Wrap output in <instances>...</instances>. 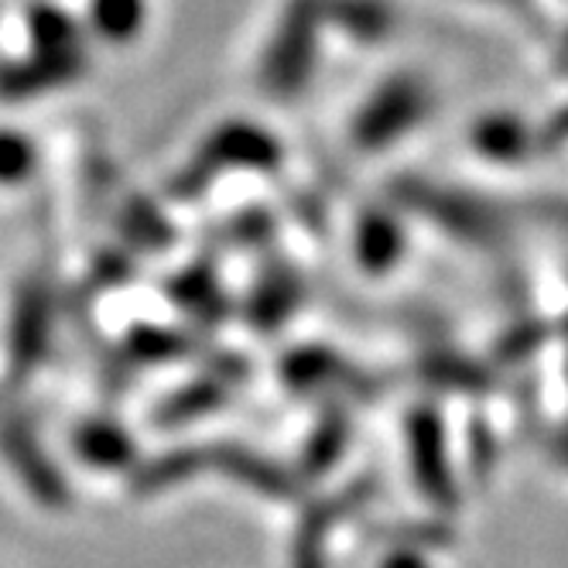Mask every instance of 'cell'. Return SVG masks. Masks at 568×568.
<instances>
[{
  "label": "cell",
  "instance_id": "obj_1",
  "mask_svg": "<svg viewBox=\"0 0 568 568\" xmlns=\"http://www.w3.org/2000/svg\"><path fill=\"white\" fill-rule=\"evenodd\" d=\"M281 161L284 148L264 124L247 116H230L195 144L185 165L169 179V195L175 202H195L230 172L267 175L281 169Z\"/></svg>",
  "mask_w": 568,
  "mask_h": 568
},
{
  "label": "cell",
  "instance_id": "obj_2",
  "mask_svg": "<svg viewBox=\"0 0 568 568\" xmlns=\"http://www.w3.org/2000/svg\"><path fill=\"white\" fill-rule=\"evenodd\" d=\"M390 202L400 213L418 216L442 236L469 243V247H494L507 233V213L490 195L466 185L428 175H397L390 182Z\"/></svg>",
  "mask_w": 568,
  "mask_h": 568
},
{
  "label": "cell",
  "instance_id": "obj_3",
  "mask_svg": "<svg viewBox=\"0 0 568 568\" xmlns=\"http://www.w3.org/2000/svg\"><path fill=\"white\" fill-rule=\"evenodd\" d=\"M322 31H326V0H284L257 62L264 97L292 103L308 90L322 55Z\"/></svg>",
  "mask_w": 568,
  "mask_h": 568
},
{
  "label": "cell",
  "instance_id": "obj_4",
  "mask_svg": "<svg viewBox=\"0 0 568 568\" xmlns=\"http://www.w3.org/2000/svg\"><path fill=\"white\" fill-rule=\"evenodd\" d=\"M432 87L418 72H390L367 93L349 120V141L363 154L390 151L432 113Z\"/></svg>",
  "mask_w": 568,
  "mask_h": 568
},
{
  "label": "cell",
  "instance_id": "obj_5",
  "mask_svg": "<svg viewBox=\"0 0 568 568\" xmlns=\"http://www.w3.org/2000/svg\"><path fill=\"white\" fill-rule=\"evenodd\" d=\"M0 459L8 463L11 476L24 486V494L45 510H65L72 504V490L59 473L55 459L45 453L42 438L24 415L0 418Z\"/></svg>",
  "mask_w": 568,
  "mask_h": 568
},
{
  "label": "cell",
  "instance_id": "obj_6",
  "mask_svg": "<svg viewBox=\"0 0 568 568\" xmlns=\"http://www.w3.org/2000/svg\"><path fill=\"white\" fill-rule=\"evenodd\" d=\"M55 336V298L45 277H24L8 322V367L24 381L45 363Z\"/></svg>",
  "mask_w": 568,
  "mask_h": 568
},
{
  "label": "cell",
  "instance_id": "obj_7",
  "mask_svg": "<svg viewBox=\"0 0 568 568\" xmlns=\"http://www.w3.org/2000/svg\"><path fill=\"white\" fill-rule=\"evenodd\" d=\"M90 69L87 49H69V52H24L21 59L0 62V100L24 103L38 100L45 93L65 90L75 79H83Z\"/></svg>",
  "mask_w": 568,
  "mask_h": 568
},
{
  "label": "cell",
  "instance_id": "obj_8",
  "mask_svg": "<svg viewBox=\"0 0 568 568\" xmlns=\"http://www.w3.org/2000/svg\"><path fill=\"white\" fill-rule=\"evenodd\" d=\"M408 254V226L394 206H367L353 223V257L363 274L384 277Z\"/></svg>",
  "mask_w": 568,
  "mask_h": 568
},
{
  "label": "cell",
  "instance_id": "obj_9",
  "mask_svg": "<svg viewBox=\"0 0 568 568\" xmlns=\"http://www.w3.org/2000/svg\"><path fill=\"white\" fill-rule=\"evenodd\" d=\"M469 151L490 165H520L538 154L535 124L514 110H486L469 124Z\"/></svg>",
  "mask_w": 568,
  "mask_h": 568
},
{
  "label": "cell",
  "instance_id": "obj_10",
  "mask_svg": "<svg viewBox=\"0 0 568 568\" xmlns=\"http://www.w3.org/2000/svg\"><path fill=\"white\" fill-rule=\"evenodd\" d=\"M302 277L292 264L284 261H271L264 264V271L257 274L254 288L247 295V318L251 326L261 333H277L284 322H288L298 305H302Z\"/></svg>",
  "mask_w": 568,
  "mask_h": 568
},
{
  "label": "cell",
  "instance_id": "obj_11",
  "mask_svg": "<svg viewBox=\"0 0 568 568\" xmlns=\"http://www.w3.org/2000/svg\"><path fill=\"white\" fill-rule=\"evenodd\" d=\"M281 381L298 394H315L318 387H339V384H343V394L356 390V387H367V377L329 346L292 349L281 359Z\"/></svg>",
  "mask_w": 568,
  "mask_h": 568
},
{
  "label": "cell",
  "instance_id": "obj_12",
  "mask_svg": "<svg viewBox=\"0 0 568 568\" xmlns=\"http://www.w3.org/2000/svg\"><path fill=\"white\" fill-rule=\"evenodd\" d=\"M243 374H247V367H243V359H236V367H226L223 374L210 371V374L189 381L182 390H175L172 397H165L158 404V412H154L158 425L161 428H175V425L195 422L202 415L223 408V400L230 397V390L236 387V381Z\"/></svg>",
  "mask_w": 568,
  "mask_h": 568
},
{
  "label": "cell",
  "instance_id": "obj_13",
  "mask_svg": "<svg viewBox=\"0 0 568 568\" xmlns=\"http://www.w3.org/2000/svg\"><path fill=\"white\" fill-rule=\"evenodd\" d=\"M72 449L100 473H128L138 463V442L116 418H87L72 432Z\"/></svg>",
  "mask_w": 568,
  "mask_h": 568
},
{
  "label": "cell",
  "instance_id": "obj_14",
  "mask_svg": "<svg viewBox=\"0 0 568 568\" xmlns=\"http://www.w3.org/2000/svg\"><path fill=\"white\" fill-rule=\"evenodd\" d=\"M165 292H169L175 308H182L185 315H192L199 322H206V326L226 318V312H230V302L223 295V284H220L213 264L199 261V264L182 267L179 274L169 277Z\"/></svg>",
  "mask_w": 568,
  "mask_h": 568
},
{
  "label": "cell",
  "instance_id": "obj_15",
  "mask_svg": "<svg viewBox=\"0 0 568 568\" xmlns=\"http://www.w3.org/2000/svg\"><path fill=\"white\" fill-rule=\"evenodd\" d=\"M326 28H339L356 45H384L397 28L390 0H326Z\"/></svg>",
  "mask_w": 568,
  "mask_h": 568
},
{
  "label": "cell",
  "instance_id": "obj_16",
  "mask_svg": "<svg viewBox=\"0 0 568 568\" xmlns=\"http://www.w3.org/2000/svg\"><path fill=\"white\" fill-rule=\"evenodd\" d=\"M408 445H412V469L415 479L422 483V490L432 497L449 494V473H442L445 463V445H442V428L435 422V412H415L408 425Z\"/></svg>",
  "mask_w": 568,
  "mask_h": 568
},
{
  "label": "cell",
  "instance_id": "obj_17",
  "mask_svg": "<svg viewBox=\"0 0 568 568\" xmlns=\"http://www.w3.org/2000/svg\"><path fill=\"white\" fill-rule=\"evenodd\" d=\"M24 31L31 52H69L83 49V24L52 0H34L24 11Z\"/></svg>",
  "mask_w": 568,
  "mask_h": 568
},
{
  "label": "cell",
  "instance_id": "obj_18",
  "mask_svg": "<svg viewBox=\"0 0 568 568\" xmlns=\"http://www.w3.org/2000/svg\"><path fill=\"white\" fill-rule=\"evenodd\" d=\"M148 14V0H87V28L106 45H131Z\"/></svg>",
  "mask_w": 568,
  "mask_h": 568
},
{
  "label": "cell",
  "instance_id": "obj_19",
  "mask_svg": "<svg viewBox=\"0 0 568 568\" xmlns=\"http://www.w3.org/2000/svg\"><path fill=\"white\" fill-rule=\"evenodd\" d=\"M120 236H124L128 251H165L175 240V230L151 199L128 195L120 202Z\"/></svg>",
  "mask_w": 568,
  "mask_h": 568
},
{
  "label": "cell",
  "instance_id": "obj_20",
  "mask_svg": "<svg viewBox=\"0 0 568 568\" xmlns=\"http://www.w3.org/2000/svg\"><path fill=\"white\" fill-rule=\"evenodd\" d=\"M192 349V339L175 329H161V326H134L120 346V363L116 367H148V363H161L172 356H185Z\"/></svg>",
  "mask_w": 568,
  "mask_h": 568
},
{
  "label": "cell",
  "instance_id": "obj_21",
  "mask_svg": "<svg viewBox=\"0 0 568 568\" xmlns=\"http://www.w3.org/2000/svg\"><path fill=\"white\" fill-rule=\"evenodd\" d=\"M346 449V415H326V422H322L312 438L305 442V453H302V469L305 476H318L326 473Z\"/></svg>",
  "mask_w": 568,
  "mask_h": 568
},
{
  "label": "cell",
  "instance_id": "obj_22",
  "mask_svg": "<svg viewBox=\"0 0 568 568\" xmlns=\"http://www.w3.org/2000/svg\"><path fill=\"white\" fill-rule=\"evenodd\" d=\"M38 169V148L24 131L0 128V185H21Z\"/></svg>",
  "mask_w": 568,
  "mask_h": 568
},
{
  "label": "cell",
  "instance_id": "obj_23",
  "mask_svg": "<svg viewBox=\"0 0 568 568\" xmlns=\"http://www.w3.org/2000/svg\"><path fill=\"white\" fill-rule=\"evenodd\" d=\"M220 236L233 247H264L274 236V216L267 210H243L220 226Z\"/></svg>",
  "mask_w": 568,
  "mask_h": 568
},
{
  "label": "cell",
  "instance_id": "obj_24",
  "mask_svg": "<svg viewBox=\"0 0 568 568\" xmlns=\"http://www.w3.org/2000/svg\"><path fill=\"white\" fill-rule=\"evenodd\" d=\"M134 277V254L124 247V251H103L90 274H87V284L90 292H110V288H120V284H128Z\"/></svg>",
  "mask_w": 568,
  "mask_h": 568
},
{
  "label": "cell",
  "instance_id": "obj_25",
  "mask_svg": "<svg viewBox=\"0 0 568 568\" xmlns=\"http://www.w3.org/2000/svg\"><path fill=\"white\" fill-rule=\"evenodd\" d=\"M535 141H538V154H558L568 148V103L551 110L541 124L535 128Z\"/></svg>",
  "mask_w": 568,
  "mask_h": 568
},
{
  "label": "cell",
  "instance_id": "obj_26",
  "mask_svg": "<svg viewBox=\"0 0 568 568\" xmlns=\"http://www.w3.org/2000/svg\"><path fill=\"white\" fill-rule=\"evenodd\" d=\"M483 4H497L500 11H510V14H520V18L538 14V4H535V0H483Z\"/></svg>",
  "mask_w": 568,
  "mask_h": 568
},
{
  "label": "cell",
  "instance_id": "obj_27",
  "mask_svg": "<svg viewBox=\"0 0 568 568\" xmlns=\"http://www.w3.org/2000/svg\"><path fill=\"white\" fill-rule=\"evenodd\" d=\"M561 49H565V62H568V28H565V38H561Z\"/></svg>",
  "mask_w": 568,
  "mask_h": 568
}]
</instances>
